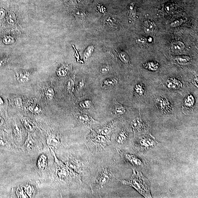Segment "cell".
Listing matches in <instances>:
<instances>
[{
	"instance_id": "obj_1",
	"label": "cell",
	"mask_w": 198,
	"mask_h": 198,
	"mask_svg": "<svg viewBox=\"0 0 198 198\" xmlns=\"http://www.w3.org/2000/svg\"><path fill=\"white\" fill-rule=\"evenodd\" d=\"M133 173L128 181L121 180L122 184L130 186L135 188L138 192L146 198H151L150 189V183L141 172L133 169Z\"/></svg>"
},
{
	"instance_id": "obj_2",
	"label": "cell",
	"mask_w": 198,
	"mask_h": 198,
	"mask_svg": "<svg viewBox=\"0 0 198 198\" xmlns=\"http://www.w3.org/2000/svg\"><path fill=\"white\" fill-rule=\"evenodd\" d=\"M86 145L94 152H99L105 149L110 144L109 139L102 134L97 133L91 130V132L86 137Z\"/></svg>"
},
{
	"instance_id": "obj_3",
	"label": "cell",
	"mask_w": 198,
	"mask_h": 198,
	"mask_svg": "<svg viewBox=\"0 0 198 198\" xmlns=\"http://www.w3.org/2000/svg\"><path fill=\"white\" fill-rule=\"evenodd\" d=\"M112 173L109 169L103 167L97 173L91 183V189L93 193H99L102 191L111 180Z\"/></svg>"
},
{
	"instance_id": "obj_4",
	"label": "cell",
	"mask_w": 198,
	"mask_h": 198,
	"mask_svg": "<svg viewBox=\"0 0 198 198\" xmlns=\"http://www.w3.org/2000/svg\"><path fill=\"white\" fill-rule=\"evenodd\" d=\"M117 151L124 161L129 166L135 167H143L147 164L144 161L135 155L122 152L119 149H117Z\"/></svg>"
},
{
	"instance_id": "obj_5",
	"label": "cell",
	"mask_w": 198,
	"mask_h": 198,
	"mask_svg": "<svg viewBox=\"0 0 198 198\" xmlns=\"http://www.w3.org/2000/svg\"><path fill=\"white\" fill-rule=\"evenodd\" d=\"M156 102L159 109L163 112L168 114L172 111V107L171 103L167 99L159 97L157 98Z\"/></svg>"
},
{
	"instance_id": "obj_6",
	"label": "cell",
	"mask_w": 198,
	"mask_h": 198,
	"mask_svg": "<svg viewBox=\"0 0 198 198\" xmlns=\"http://www.w3.org/2000/svg\"><path fill=\"white\" fill-rule=\"evenodd\" d=\"M70 165L77 173L80 174L84 172L87 166L84 162L76 158H74L70 161Z\"/></svg>"
},
{
	"instance_id": "obj_7",
	"label": "cell",
	"mask_w": 198,
	"mask_h": 198,
	"mask_svg": "<svg viewBox=\"0 0 198 198\" xmlns=\"http://www.w3.org/2000/svg\"><path fill=\"white\" fill-rule=\"evenodd\" d=\"M77 117L78 120L81 123L85 125H91L97 124L99 123V122L94 120L91 117L86 114H78Z\"/></svg>"
},
{
	"instance_id": "obj_8",
	"label": "cell",
	"mask_w": 198,
	"mask_h": 198,
	"mask_svg": "<svg viewBox=\"0 0 198 198\" xmlns=\"http://www.w3.org/2000/svg\"><path fill=\"white\" fill-rule=\"evenodd\" d=\"M166 84L168 88L176 89L181 87L182 84L178 80L172 78L167 80Z\"/></svg>"
},
{
	"instance_id": "obj_9",
	"label": "cell",
	"mask_w": 198,
	"mask_h": 198,
	"mask_svg": "<svg viewBox=\"0 0 198 198\" xmlns=\"http://www.w3.org/2000/svg\"><path fill=\"white\" fill-rule=\"evenodd\" d=\"M16 78L19 83H26L30 79V74L27 72L20 71L17 73Z\"/></svg>"
},
{
	"instance_id": "obj_10",
	"label": "cell",
	"mask_w": 198,
	"mask_h": 198,
	"mask_svg": "<svg viewBox=\"0 0 198 198\" xmlns=\"http://www.w3.org/2000/svg\"><path fill=\"white\" fill-rule=\"evenodd\" d=\"M48 144L51 147H58L60 144L59 137L56 134H52L49 135L47 139Z\"/></svg>"
},
{
	"instance_id": "obj_11",
	"label": "cell",
	"mask_w": 198,
	"mask_h": 198,
	"mask_svg": "<svg viewBox=\"0 0 198 198\" xmlns=\"http://www.w3.org/2000/svg\"><path fill=\"white\" fill-rule=\"evenodd\" d=\"M157 143L156 141L149 138H143L141 139L140 143L141 147L143 148H147L150 147H153Z\"/></svg>"
},
{
	"instance_id": "obj_12",
	"label": "cell",
	"mask_w": 198,
	"mask_h": 198,
	"mask_svg": "<svg viewBox=\"0 0 198 198\" xmlns=\"http://www.w3.org/2000/svg\"><path fill=\"white\" fill-rule=\"evenodd\" d=\"M185 48V45L180 41L173 42L171 45V49L173 52L177 53L182 51Z\"/></svg>"
},
{
	"instance_id": "obj_13",
	"label": "cell",
	"mask_w": 198,
	"mask_h": 198,
	"mask_svg": "<svg viewBox=\"0 0 198 198\" xmlns=\"http://www.w3.org/2000/svg\"><path fill=\"white\" fill-rule=\"evenodd\" d=\"M143 28L145 32L147 34H149L153 31L155 29V26L151 21L147 20L143 22Z\"/></svg>"
},
{
	"instance_id": "obj_14",
	"label": "cell",
	"mask_w": 198,
	"mask_h": 198,
	"mask_svg": "<svg viewBox=\"0 0 198 198\" xmlns=\"http://www.w3.org/2000/svg\"><path fill=\"white\" fill-rule=\"evenodd\" d=\"M127 12L129 18L132 22H134L135 19L136 13L135 6H134V4L133 3L129 5L127 9Z\"/></svg>"
},
{
	"instance_id": "obj_15",
	"label": "cell",
	"mask_w": 198,
	"mask_h": 198,
	"mask_svg": "<svg viewBox=\"0 0 198 198\" xmlns=\"http://www.w3.org/2000/svg\"><path fill=\"white\" fill-rule=\"evenodd\" d=\"M128 138V134L126 130H122L116 137V141L118 143H123L126 142Z\"/></svg>"
},
{
	"instance_id": "obj_16",
	"label": "cell",
	"mask_w": 198,
	"mask_h": 198,
	"mask_svg": "<svg viewBox=\"0 0 198 198\" xmlns=\"http://www.w3.org/2000/svg\"><path fill=\"white\" fill-rule=\"evenodd\" d=\"M114 110L115 114L117 115H123L126 112L125 107L118 103L116 100H115V102L114 103Z\"/></svg>"
},
{
	"instance_id": "obj_17",
	"label": "cell",
	"mask_w": 198,
	"mask_h": 198,
	"mask_svg": "<svg viewBox=\"0 0 198 198\" xmlns=\"http://www.w3.org/2000/svg\"><path fill=\"white\" fill-rule=\"evenodd\" d=\"M131 126L134 131L141 130L144 127V124L141 119L137 118L134 120L131 123Z\"/></svg>"
},
{
	"instance_id": "obj_18",
	"label": "cell",
	"mask_w": 198,
	"mask_h": 198,
	"mask_svg": "<svg viewBox=\"0 0 198 198\" xmlns=\"http://www.w3.org/2000/svg\"><path fill=\"white\" fill-rule=\"evenodd\" d=\"M113 131V127L112 125H108L105 126L100 130V133L105 135L109 139V136L111 135Z\"/></svg>"
},
{
	"instance_id": "obj_19",
	"label": "cell",
	"mask_w": 198,
	"mask_h": 198,
	"mask_svg": "<svg viewBox=\"0 0 198 198\" xmlns=\"http://www.w3.org/2000/svg\"><path fill=\"white\" fill-rule=\"evenodd\" d=\"M134 92L135 95L139 97H141L144 95L145 93L144 87L141 84H137L134 88Z\"/></svg>"
},
{
	"instance_id": "obj_20",
	"label": "cell",
	"mask_w": 198,
	"mask_h": 198,
	"mask_svg": "<svg viewBox=\"0 0 198 198\" xmlns=\"http://www.w3.org/2000/svg\"><path fill=\"white\" fill-rule=\"evenodd\" d=\"M118 81L114 78H108L105 80L103 82L102 87H111L115 86L118 83Z\"/></svg>"
},
{
	"instance_id": "obj_21",
	"label": "cell",
	"mask_w": 198,
	"mask_h": 198,
	"mask_svg": "<svg viewBox=\"0 0 198 198\" xmlns=\"http://www.w3.org/2000/svg\"><path fill=\"white\" fill-rule=\"evenodd\" d=\"M176 60L179 64H184L188 63L191 60L189 57L185 55H179L176 57Z\"/></svg>"
},
{
	"instance_id": "obj_22",
	"label": "cell",
	"mask_w": 198,
	"mask_h": 198,
	"mask_svg": "<svg viewBox=\"0 0 198 198\" xmlns=\"http://www.w3.org/2000/svg\"><path fill=\"white\" fill-rule=\"evenodd\" d=\"M137 43L141 46L143 47H147L149 46V43L147 41V38L144 37H141L137 39L136 40Z\"/></svg>"
},
{
	"instance_id": "obj_23",
	"label": "cell",
	"mask_w": 198,
	"mask_h": 198,
	"mask_svg": "<svg viewBox=\"0 0 198 198\" xmlns=\"http://www.w3.org/2000/svg\"><path fill=\"white\" fill-rule=\"evenodd\" d=\"M194 102H195V99L192 95H187L184 101V105L187 107H192L194 104Z\"/></svg>"
},
{
	"instance_id": "obj_24",
	"label": "cell",
	"mask_w": 198,
	"mask_h": 198,
	"mask_svg": "<svg viewBox=\"0 0 198 198\" xmlns=\"http://www.w3.org/2000/svg\"><path fill=\"white\" fill-rule=\"evenodd\" d=\"M34 141L31 137L29 135L27 140L25 143L24 147L28 150H30L33 148L34 146Z\"/></svg>"
},
{
	"instance_id": "obj_25",
	"label": "cell",
	"mask_w": 198,
	"mask_h": 198,
	"mask_svg": "<svg viewBox=\"0 0 198 198\" xmlns=\"http://www.w3.org/2000/svg\"><path fill=\"white\" fill-rule=\"evenodd\" d=\"M145 66L146 68L152 71H156L159 68L158 65L153 62H147L145 64Z\"/></svg>"
},
{
	"instance_id": "obj_26",
	"label": "cell",
	"mask_w": 198,
	"mask_h": 198,
	"mask_svg": "<svg viewBox=\"0 0 198 198\" xmlns=\"http://www.w3.org/2000/svg\"><path fill=\"white\" fill-rule=\"evenodd\" d=\"M55 95L54 90L52 88L49 87L46 90V96L49 100H51L53 99Z\"/></svg>"
},
{
	"instance_id": "obj_27",
	"label": "cell",
	"mask_w": 198,
	"mask_h": 198,
	"mask_svg": "<svg viewBox=\"0 0 198 198\" xmlns=\"http://www.w3.org/2000/svg\"><path fill=\"white\" fill-rule=\"evenodd\" d=\"M120 58L123 62L126 64H128L130 61L129 57L128 54L124 52H121L119 54Z\"/></svg>"
},
{
	"instance_id": "obj_28",
	"label": "cell",
	"mask_w": 198,
	"mask_h": 198,
	"mask_svg": "<svg viewBox=\"0 0 198 198\" xmlns=\"http://www.w3.org/2000/svg\"><path fill=\"white\" fill-rule=\"evenodd\" d=\"M94 47L93 46H89L87 48L84 53V56L85 59H87L91 56L94 51Z\"/></svg>"
},
{
	"instance_id": "obj_29",
	"label": "cell",
	"mask_w": 198,
	"mask_h": 198,
	"mask_svg": "<svg viewBox=\"0 0 198 198\" xmlns=\"http://www.w3.org/2000/svg\"><path fill=\"white\" fill-rule=\"evenodd\" d=\"M92 102L89 100H85L82 101L79 103V105L82 108L89 109L91 107Z\"/></svg>"
},
{
	"instance_id": "obj_30",
	"label": "cell",
	"mask_w": 198,
	"mask_h": 198,
	"mask_svg": "<svg viewBox=\"0 0 198 198\" xmlns=\"http://www.w3.org/2000/svg\"><path fill=\"white\" fill-rule=\"evenodd\" d=\"M7 22L8 23L11 24H15L16 22V16L14 13H10L7 16Z\"/></svg>"
},
{
	"instance_id": "obj_31",
	"label": "cell",
	"mask_w": 198,
	"mask_h": 198,
	"mask_svg": "<svg viewBox=\"0 0 198 198\" xmlns=\"http://www.w3.org/2000/svg\"><path fill=\"white\" fill-rule=\"evenodd\" d=\"M107 19L106 23L109 26L112 28L116 27V22L114 18L111 16H109Z\"/></svg>"
},
{
	"instance_id": "obj_32",
	"label": "cell",
	"mask_w": 198,
	"mask_h": 198,
	"mask_svg": "<svg viewBox=\"0 0 198 198\" xmlns=\"http://www.w3.org/2000/svg\"><path fill=\"white\" fill-rule=\"evenodd\" d=\"M3 41L4 43L6 45L11 44L14 42V39L12 37L10 36H5L4 37Z\"/></svg>"
},
{
	"instance_id": "obj_33",
	"label": "cell",
	"mask_w": 198,
	"mask_h": 198,
	"mask_svg": "<svg viewBox=\"0 0 198 198\" xmlns=\"http://www.w3.org/2000/svg\"><path fill=\"white\" fill-rule=\"evenodd\" d=\"M165 10L167 13H171L173 12L174 10V8L173 5L170 3H168L166 5L165 7Z\"/></svg>"
},
{
	"instance_id": "obj_34",
	"label": "cell",
	"mask_w": 198,
	"mask_h": 198,
	"mask_svg": "<svg viewBox=\"0 0 198 198\" xmlns=\"http://www.w3.org/2000/svg\"><path fill=\"white\" fill-rule=\"evenodd\" d=\"M183 22V19H180L174 21L170 24V26L171 27H175L180 26L182 24Z\"/></svg>"
},
{
	"instance_id": "obj_35",
	"label": "cell",
	"mask_w": 198,
	"mask_h": 198,
	"mask_svg": "<svg viewBox=\"0 0 198 198\" xmlns=\"http://www.w3.org/2000/svg\"><path fill=\"white\" fill-rule=\"evenodd\" d=\"M23 121L25 127L26 129H27V130H30V131L32 130L33 126L30 122L26 119H23Z\"/></svg>"
},
{
	"instance_id": "obj_36",
	"label": "cell",
	"mask_w": 198,
	"mask_h": 198,
	"mask_svg": "<svg viewBox=\"0 0 198 198\" xmlns=\"http://www.w3.org/2000/svg\"><path fill=\"white\" fill-rule=\"evenodd\" d=\"M67 71L66 70L63 68H61L59 69L57 72V74L59 76L63 77L66 76L67 74Z\"/></svg>"
},
{
	"instance_id": "obj_37",
	"label": "cell",
	"mask_w": 198,
	"mask_h": 198,
	"mask_svg": "<svg viewBox=\"0 0 198 198\" xmlns=\"http://www.w3.org/2000/svg\"><path fill=\"white\" fill-rule=\"evenodd\" d=\"M74 86V82L72 79L69 80L66 83V86L68 89L70 90L72 89Z\"/></svg>"
},
{
	"instance_id": "obj_38",
	"label": "cell",
	"mask_w": 198,
	"mask_h": 198,
	"mask_svg": "<svg viewBox=\"0 0 198 198\" xmlns=\"http://www.w3.org/2000/svg\"><path fill=\"white\" fill-rule=\"evenodd\" d=\"M101 72L103 74H107L109 71V69L107 66H102L100 70Z\"/></svg>"
},
{
	"instance_id": "obj_39",
	"label": "cell",
	"mask_w": 198,
	"mask_h": 198,
	"mask_svg": "<svg viewBox=\"0 0 198 198\" xmlns=\"http://www.w3.org/2000/svg\"><path fill=\"white\" fill-rule=\"evenodd\" d=\"M6 14V11L3 9H0V19H2L5 17Z\"/></svg>"
},
{
	"instance_id": "obj_40",
	"label": "cell",
	"mask_w": 198,
	"mask_h": 198,
	"mask_svg": "<svg viewBox=\"0 0 198 198\" xmlns=\"http://www.w3.org/2000/svg\"><path fill=\"white\" fill-rule=\"evenodd\" d=\"M84 86V82L83 80H81L80 82H79V84H78V90L81 89H82Z\"/></svg>"
},
{
	"instance_id": "obj_41",
	"label": "cell",
	"mask_w": 198,
	"mask_h": 198,
	"mask_svg": "<svg viewBox=\"0 0 198 198\" xmlns=\"http://www.w3.org/2000/svg\"><path fill=\"white\" fill-rule=\"evenodd\" d=\"M4 123V120L2 117H0V126H2Z\"/></svg>"
},
{
	"instance_id": "obj_42",
	"label": "cell",
	"mask_w": 198,
	"mask_h": 198,
	"mask_svg": "<svg viewBox=\"0 0 198 198\" xmlns=\"http://www.w3.org/2000/svg\"><path fill=\"white\" fill-rule=\"evenodd\" d=\"M6 62L5 59H2L0 61V66H2Z\"/></svg>"
},
{
	"instance_id": "obj_43",
	"label": "cell",
	"mask_w": 198,
	"mask_h": 198,
	"mask_svg": "<svg viewBox=\"0 0 198 198\" xmlns=\"http://www.w3.org/2000/svg\"><path fill=\"white\" fill-rule=\"evenodd\" d=\"M147 41H148L149 43H151V42H152L153 39H152V38H151V37H149V38H147Z\"/></svg>"
},
{
	"instance_id": "obj_44",
	"label": "cell",
	"mask_w": 198,
	"mask_h": 198,
	"mask_svg": "<svg viewBox=\"0 0 198 198\" xmlns=\"http://www.w3.org/2000/svg\"><path fill=\"white\" fill-rule=\"evenodd\" d=\"M4 103L3 100V99L2 98L0 97V105H2Z\"/></svg>"
}]
</instances>
